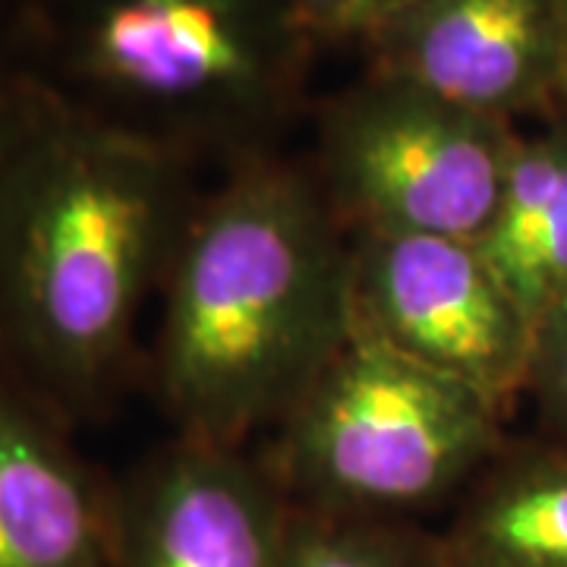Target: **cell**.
I'll list each match as a JSON object with an SVG mask.
<instances>
[{
	"instance_id": "6da1fadb",
	"label": "cell",
	"mask_w": 567,
	"mask_h": 567,
	"mask_svg": "<svg viewBox=\"0 0 567 567\" xmlns=\"http://www.w3.org/2000/svg\"><path fill=\"white\" fill-rule=\"evenodd\" d=\"M199 199L186 158L39 95L0 167V369L70 429L126 382Z\"/></svg>"
},
{
	"instance_id": "7a4b0ae2",
	"label": "cell",
	"mask_w": 567,
	"mask_h": 567,
	"mask_svg": "<svg viewBox=\"0 0 567 567\" xmlns=\"http://www.w3.org/2000/svg\"><path fill=\"white\" fill-rule=\"evenodd\" d=\"M353 331L350 234L309 167L230 164L162 284L148 382L177 435L246 447L271 432Z\"/></svg>"
},
{
	"instance_id": "3957f363",
	"label": "cell",
	"mask_w": 567,
	"mask_h": 567,
	"mask_svg": "<svg viewBox=\"0 0 567 567\" xmlns=\"http://www.w3.org/2000/svg\"><path fill=\"white\" fill-rule=\"evenodd\" d=\"M0 35L44 102L186 162L271 155L322 41L293 0H7Z\"/></svg>"
},
{
	"instance_id": "277c9868",
	"label": "cell",
	"mask_w": 567,
	"mask_h": 567,
	"mask_svg": "<svg viewBox=\"0 0 567 567\" xmlns=\"http://www.w3.org/2000/svg\"><path fill=\"white\" fill-rule=\"evenodd\" d=\"M502 420L480 391L350 331L259 461L297 511L423 524L505 447Z\"/></svg>"
},
{
	"instance_id": "5b68a950",
	"label": "cell",
	"mask_w": 567,
	"mask_h": 567,
	"mask_svg": "<svg viewBox=\"0 0 567 567\" xmlns=\"http://www.w3.org/2000/svg\"><path fill=\"white\" fill-rule=\"evenodd\" d=\"M517 133L514 123L369 70L319 107L309 171L350 237L476 244L498 205Z\"/></svg>"
},
{
	"instance_id": "8992f818",
	"label": "cell",
	"mask_w": 567,
	"mask_h": 567,
	"mask_svg": "<svg viewBox=\"0 0 567 567\" xmlns=\"http://www.w3.org/2000/svg\"><path fill=\"white\" fill-rule=\"evenodd\" d=\"M353 331L480 391H527L533 324L473 240L350 237Z\"/></svg>"
},
{
	"instance_id": "52a82bcc",
	"label": "cell",
	"mask_w": 567,
	"mask_h": 567,
	"mask_svg": "<svg viewBox=\"0 0 567 567\" xmlns=\"http://www.w3.org/2000/svg\"><path fill=\"white\" fill-rule=\"evenodd\" d=\"M293 507L246 447L177 435L111 498V567H284Z\"/></svg>"
},
{
	"instance_id": "ba28073f",
	"label": "cell",
	"mask_w": 567,
	"mask_h": 567,
	"mask_svg": "<svg viewBox=\"0 0 567 567\" xmlns=\"http://www.w3.org/2000/svg\"><path fill=\"white\" fill-rule=\"evenodd\" d=\"M567 0H420L369 29V70L514 123L558 99Z\"/></svg>"
},
{
	"instance_id": "9c48e42d",
	"label": "cell",
	"mask_w": 567,
	"mask_h": 567,
	"mask_svg": "<svg viewBox=\"0 0 567 567\" xmlns=\"http://www.w3.org/2000/svg\"><path fill=\"white\" fill-rule=\"evenodd\" d=\"M70 432L0 369V567H111L114 483Z\"/></svg>"
},
{
	"instance_id": "30bf717a",
	"label": "cell",
	"mask_w": 567,
	"mask_h": 567,
	"mask_svg": "<svg viewBox=\"0 0 567 567\" xmlns=\"http://www.w3.org/2000/svg\"><path fill=\"white\" fill-rule=\"evenodd\" d=\"M439 536L451 567H567V447L505 442Z\"/></svg>"
},
{
	"instance_id": "8fae6325",
	"label": "cell",
	"mask_w": 567,
	"mask_h": 567,
	"mask_svg": "<svg viewBox=\"0 0 567 567\" xmlns=\"http://www.w3.org/2000/svg\"><path fill=\"white\" fill-rule=\"evenodd\" d=\"M476 246L536 331L567 297V117L517 133L498 205Z\"/></svg>"
},
{
	"instance_id": "7c38bea8",
	"label": "cell",
	"mask_w": 567,
	"mask_h": 567,
	"mask_svg": "<svg viewBox=\"0 0 567 567\" xmlns=\"http://www.w3.org/2000/svg\"><path fill=\"white\" fill-rule=\"evenodd\" d=\"M284 567H451L439 529L413 520L290 514Z\"/></svg>"
},
{
	"instance_id": "4fadbf2b",
	"label": "cell",
	"mask_w": 567,
	"mask_h": 567,
	"mask_svg": "<svg viewBox=\"0 0 567 567\" xmlns=\"http://www.w3.org/2000/svg\"><path fill=\"white\" fill-rule=\"evenodd\" d=\"M527 391L536 398L555 445L567 447V297L551 306L533 331Z\"/></svg>"
},
{
	"instance_id": "5bb4252c",
	"label": "cell",
	"mask_w": 567,
	"mask_h": 567,
	"mask_svg": "<svg viewBox=\"0 0 567 567\" xmlns=\"http://www.w3.org/2000/svg\"><path fill=\"white\" fill-rule=\"evenodd\" d=\"M39 95L29 82L22 80L20 66L13 63L7 41L0 35V167L25 136L29 123L35 117Z\"/></svg>"
},
{
	"instance_id": "9a60e30c",
	"label": "cell",
	"mask_w": 567,
	"mask_h": 567,
	"mask_svg": "<svg viewBox=\"0 0 567 567\" xmlns=\"http://www.w3.org/2000/svg\"><path fill=\"white\" fill-rule=\"evenodd\" d=\"M413 3L420 0H350L344 20L334 32V41H360L369 29H375L379 22H385L388 17L401 13Z\"/></svg>"
},
{
	"instance_id": "2e32d148",
	"label": "cell",
	"mask_w": 567,
	"mask_h": 567,
	"mask_svg": "<svg viewBox=\"0 0 567 567\" xmlns=\"http://www.w3.org/2000/svg\"><path fill=\"white\" fill-rule=\"evenodd\" d=\"M293 7L300 10L306 25L316 32V39L322 41V44H331L338 25L344 20L350 0H293Z\"/></svg>"
},
{
	"instance_id": "e0dca14e",
	"label": "cell",
	"mask_w": 567,
	"mask_h": 567,
	"mask_svg": "<svg viewBox=\"0 0 567 567\" xmlns=\"http://www.w3.org/2000/svg\"><path fill=\"white\" fill-rule=\"evenodd\" d=\"M558 99L567 104V17H565V44H561V82H558Z\"/></svg>"
},
{
	"instance_id": "ac0fdd59",
	"label": "cell",
	"mask_w": 567,
	"mask_h": 567,
	"mask_svg": "<svg viewBox=\"0 0 567 567\" xmlns=\"http://www.w3.org/2000/svg\"><path fill=\"white\" fill-rule=\"evenodd\" d=\"M3 3H7V0H0V10H3Z\"/></svg>"
}]
</instances>
